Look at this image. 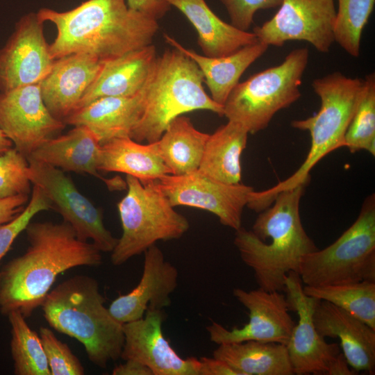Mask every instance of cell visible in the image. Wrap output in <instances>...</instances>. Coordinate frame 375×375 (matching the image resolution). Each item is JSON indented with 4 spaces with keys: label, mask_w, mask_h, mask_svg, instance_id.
<instances>
[{
    "label": "cell",
    "mask_w": 375,
    "mask_h": 375,
    "mask_svg": "<svg viewBox=\"0 0 375 375\" xmlns=\"http://www.w3.org/2000/svg\"><path fill=\"white\" fill-rule=\"evenodd\" d=\"M179 10L197 33V42L204 56L222 57L256 42L253 32L240 30L221 19L205 0H162Z\"/></svg>",
    "instance_id": "cell-24"
},
{
    "label": "cell",
    "mask_w": 375,
    "mask_h": 375,
    "mask_svg": "<svg viewBox=\"0 0 375 375\" xmlns=\"http://www.w3.org/2000/svg\"><path fill=\"white\" fill-rule=\"evenodd\" d=\"M99 171L121 172L145 183L171 174L157 142L142 144L131 138L113 139L101 145Z\"/></svg>",
    "instance_id": "cell-26"
},
{
    "label": "cell",
    "mask_w": 375,
    "mask_h": 375,
    "mask_svg": "<svg viewBox=\"0 0 375 375\" xmlns=\"http://www.w3.org/2000/svg\"><path fill=\"white\" fill-rule=\"evenodd\" d=\"M40 338L47 357L51 375H83L85 369L79 359L66 343L60 341L52 331L40 328Z\"/></svg>",
    "instance_id": "cell-35"
},
{
    "label": "cell",
    "mask_w": 375,
    "mask_h": 375,
    "mask_svg": "<svg viewBox=\"0 0 375 375\" xmlns=\"http://www.w3.org/2000/svg\"><path fill=\"white\" fill-rule=\"evenodd\" d=\"M303 290L309 297L340 307L375 330V282L362 281L322 286L306 285Z\"/></svg>",
    "instance_id": "cell-30"
},
{
    "label": "cell",
    "mask_w": 375,
    "mask_h": 375,
    "mask_svg": "<svg viewBox=\"0 0 375 375\" xmlns=\"http://www.w3.org/2000/svg\"><path fill=\"white\" fill-rule=\"evenodd\" d=\"M156 182L172 206L208 211L215 215L222 224L235 231L242 226L243 209L253 190L240 183L219 182L198 170L182 175L167 174Z\"/></svg>",
    "instance_id": "cell-11"
},
{
    "label": "cell",
    "mask_w": 375,
    "mask_h": 375,
    "mask_svg": "<svg viewBox=\"0 0 375 375\" xmlns=\"http://www.w3.org/2000/svg\"><path fill=\"white\" fill-rule=\"evenodd\" d=\"M306 185L280 192L260 212L252 229L240 227L233 240L242 262L260 288L282 292L290 272H299L301 258L318 248L306 232L299 206Z\"/></svg>",
    "instance_id": "cell-3"
},
{
    "label": "cell",
    "mask_w": 375,
    "mask_h": 375,
    "mask_svg": "<svg viewBox=\"0 0 375 375\" xmlns=\"http://www.w3.org/2000/svg\"><path fill=\"white\" fill-rule=\"evenodd\" d=\"M31 183L38 186L63 221L71 226L77 238L91 240L101 252H111L117 243L103 220V211L81 193L62 169L47 163L27 158Z\"/></svg>",
    "instance_id": "cell-10"
},
{
    "label": "cell",
    "mask_w": 375,
    "mask_h": 375,
    "mask_svg": "<svg viewBox=\"0 0 375 375\" xmlns=\"http://www.w3.org/2000/svg\"><path fill=\"white\" fill-rule=\"evenodd\" d=\"M209 134L197 130L189 117L174 119L157 141L160 155L171 174L198 169Z\"/></svg>",
    "instance_id": "cell-29"
},
{
    "label": "cell",
    "mask_w": 375,
    "mask_h": 375,
    "mask_svg": "<svg viewBox=\"0 0 375 375\" xmlns=\"http://www.w3.org/2000/svg\"><path fill=\"white\" fill-rule=\"evenodd\" d=\"M26 251L1 269L0 312L18 311L26 318L41 306L57 276L77 267H97L101 251L78 239L65 222H30Z\"/></svg>",
    "instance_id": "cell-1"
},
{
    "label": "cell",
    "mask_w": 375,
    "mask_h": 375,
    "mask_svg": "<svg viewBox=\"0 0 375 375\" xmlns=\"http://www.w3.org/2000/svg\"><path fill=\"white\" fill-rule=\"evenodd\" d=\"M142 274L130 292L119 295L108 307L112 316L125 324L144 317L151 309H163L171 304V294L178 286L177 268L166 260L156 244L144 252Z\"/></svg>",
    "instance_id": "cell-18"
},
{
    "label": "cell",
    "mask_w": 375,
    "mask_h": 375,
    "mask_svg": "<svg viewBox=\"0 0 375 375\" xmlns=\"http://www.w3.org/2000/svg\"><path fill=\"white\" fill-rule=\"evenodd\" d=\"M65 125L47 109L39 84L0 92V129L26 158Z\"/></svg>",
    "instance_id": "cell-14"
},
{
    "label": "cell",
    "mask_w": 375,
    "mask_h": 375,
    "mask_svg": "<svg viewBox=\"0 0 375 375\" xmlns=\"http://www.w3.org/2000/svg\"><path fill=\"white\" fill-rule=\"evenodd\" d=\"M233 295L248 310L249 322L231 330L212 322L206 327L211 342L219 345L255 340L287 345L296 323L289 314L285 295L260 288L250 291L235 288Z\"/></svg>",
    "instance_id": "cell-13"
},
{
    "label": "cell",
    "mask_w": 375,
    "mask_h": 375,
    "mask_svg": "<svg viewBox=\"0 0 375 375\" xmlns=\"http://www.w3.org/2000/svg\"><path fill=\"white\" fill-rule=\"evenodd\" d=\"M356 372L349 367L344 354L340 351L330 365L326 375H353Z\"/></svg>",
    "instance_id": "cell-42"
},
{
    "label": "cell",
    "mask_w": 375,
    "mask_h": 375,
    "mask_svg": "<svg viewBox=\"0 0 375 375\" xmlns=\"http://www.w3.org/2000/svg\"><path fill=\"white\" fill-rule=\"evenodd\" d=\"M167 43L194 60L203 76L210 97L223 105L246 69L267 50L269 46L258 40L229 55L211 58L188 49L171 36L164 34Z\"/></svg>",
    "instance_id": "cell-25"
},
{
    "label": "cell",
    "mask_w": 375,
    "mask_h": 375,
    "mask_svg": "<svg viewBox=\"0 0 375 375\" xmlns=\"http://www.w3.org/2000/svg\"><path fill=\"white\" fill-rule=\"evenodd\" d=\"M144 101L145 85L133 96L97 99L74 111L64 122L88 127L102 145L113 139L130 138L142 116Z\"/></svg>",
    "instance_id": "cell-22"
},
{
    "label": "cell",
    "mask_w": 375,
    "mask_h": 375,
    "mask_svg": "<svg viewBox=\"0 0 375 375\" xmlns=\"http://www.w3.org/2000/svg\"><path fill=\"white\" fill-rule=\"evenodd\" d=\"M308 58L307 48L295 49L280 65L238 83L224 104V116L240 124L251 134L266 128L277 112L301 97Z\"/></svg>",
    "instance_id": "cell-8"
},
{
    "label": "cell",
    "mask_w": 375,
    "mask_h": 375,
    "mask_svg": "<svg viewBox=\"0 0 375 375\" xmlns=\"http://www.w3.org/2000/svg\"><path fill=\"white\" fill-rule=\"evenodd\" d=\"M103 61L87 53H72L56 59L51 70L39 83L47 109L64 122L77 108L100 72Z\"/></svg>",
    "instance_id": "cell-19"
},
{
    "label": "cell",
    "mask_w": 375,
    "mask_h": 375,
    "mask_svg": "<svg viewBox=\"0 0 375 375\" xmlns=\"http://www.w3.org/2000/svg\"><path fill=\"white\" fill-rule=\"evenodd\" d=\"M127 193L118 202L122 234L111 251V262L123 265L144 253L159 240L181 238L189 229L188 220L174 209L156 180L145 183L126 175Z\"/></svg>",
    "instance_id": "cell-7"
},
{
    "label": "cell",
    "mask_w": 375,
    "mask_h": 375,
    "mask_svg": "<svg viewBox=\"0 0 375 375\" xmlns=\"http://www.w3.org/2000/svg\"><path fill=\"white\" fill-rule=\"evenodd\" d=\"M156 58V47L151 44L103 61L100 72L76 110L101 97L136 94L145 85Z\"/></svg>",
    "instance_id": "cell-23"
},
{
    "label": "cell",
    "mask_w": 375,
    "mask_h": 375,
    "mask_svg": "<svg viewBox=\"0 0 375 375\" xmlns=\"http://www.w3.org/2000/svg\"><path fill=\"white\" fill-rule=\"evenodd\" d=\"M231 19V24L248 31L258 10L279 7L282 0H220Z\"/></svg>",
    "instance_id": "cell-37"
},
{
    "label": "cell",
    "mask_w": 375,
    "mask_h": 375,
    "mask_svg": "<svg viewBox=\"0 0 375 375\" xmlns=\"http://www.w3.org/2000/svg\"><path fill=\"white\" fill-rule=\"evenodd\" d=\"M11 326L10 352L15 375H51L40 336L18 311L7 315Z\"/></svg>",
    "instance_id": "cell-31"
},
{
    "label": "cell",
    "mask_w": 375,
    "mask_h": 375,
    "mask_svg": "<svg viewBox=\"0 0 375 375\" xmlns=\"http://www.w3.org/2000/svg\"><path fill=\"white\" fill-rule=\"evenodd\" d=\"M248 134L240 124L228 120L209 134L197 170L221 183H240V158L247 146Z\"/></svg>",
    "instance_id": "cell-27"
},
{
    "label": "cell",
    "mask_w": 375,
    "mask_h": 375,
    "mask_svg": "<svg viewBox=\"0 0 375 375\" xmlns=\"http://www.w3.org/2000/svg\"><path fill=\"white\" fill-rule=\"evenodd\" d=\"M49 210H52L51 201L38 186L33 185L30 201L22 212L12 220L0 225V261L33 217L41 211Z\"/></svg>",
    "instance_id": "cell-36"
},
{
    "label": "cell",
    "mask_w": 375,
    "mask_h": 375,
    "mask_svg": "<svg viewBox=\"0 0 375 375\" xmlns=\"http://www.w3.org/2000/svg\"><path fill=\"white\" fill-rule=\"evenodd\" d=\"M37 15L56 27L49 44L54 60L78 53L111 60L151 44L159 28L157 20L129 8L126 0H87L68 11L41 8Z\"/></svg>",
    "instance_id": "cell-2"
},
{
    "label": "cell",
    "mask_w": 375,
    "mask_h": 375,
    "mask_svg": "<svg viewBox=\"0 0 375 375\" xmlns=\"http://www.w3.org/2000/svg\"><path fill=\"white\" fill-rule=\"evenodd\" d=\"M335 16L334 0H282L274 17L253 33L268 46L281 47L288 41L302 40L327 53L335 42Z\"/></svg>",
    "instance_id": "cell-12"
},
{
    "label": "cell",
    "mask_w": 375,
    "mask_h": 375,
    "mask_svg": "<svg viewBox=\"0 0 375 375\" xmlns=\"http://www.w3.org/2000/svg\"><path fill=\"white\" fill-rule=\"evenodd\" d=\"M113 375H153L149 367L142 363L133 360H126L124 363L114 367Z\"/></svg>",
    "instance_id": "cell-41"
},
{
    "label": "cell",
    "mask_w": 375,
    "mask_h": 375,
    "mask_svg": "<svg viewBox=\"0 0 375 375\" xmlns=\"http://www.w3.org/2000/svg\"><path fill=\"white\" fill-rule=\"evenodd\" d=\"M213 357L227 363L238 375H292L286 345L249 340L219 344Z\"/></svg>",
    "instance_id": "cell-28"
},
{
    "label": "cell",
    "mask_w": 375,
    "mask_h": 375,
    "mask_svg": "<svg viewBox=\"0 0 375 375\" xmlns=\"http://www.w3.org/2000/svg\"><path fill=\"white\" fill-rule=\"evenodd\" d=\"M338 1L334 41L348 54L358 58L360 53L362 33L373 11L375 0Z\"/></svg>",
    "instance_id": "cell-32"
},
{
    "label": "cell",
    "mask_w": 375,
    "mask_h": 375,
    "mask_svg": "<svg viewBox=\"0 0 375 375\" xmlns=\"http://www.w3.org/2000/svg\"><path fill=\"white\" fill-rule=\"evenodd\" d=\"M199 360V375H238L227 363L214 357H202Z\"/></svg>",
    "instance_id": "cell-40"
},
{
    "label": "cell",
    "mask_w": 375,
    "mask_h": 375,
    "mask_svg": "<svg viewBox=\"0 0 375 375\" xmlns=\"http://www.w3.org/2000/svg\"><path fill=\"white\" fill-rule=\"evenodd\" d=\"M31 182L27 158L14 147L0 154V199L29 195Z\"/></svg>",
    "instance_id": "cell-34"
},
{
    "label": "cell",
    "mask_w": 375,
    "mask_h": 375,
    "mask_svg": "<svg viewBox=\"0 0 375 375\" xmlns=\"http://www.w3.org/2000/svg\"><path fill=\"white\" fill-rule=\"evenodd\" d=\"M309 286L375 282V194L364 201L353 223L333 243L304 256L299 272Z\"/></svg>",
    "instance_id": "cell-9"
},
{
    "label": "cell",
    "mask_w": 375,
    "mask_h": 375,
    "mask_svg": "<svg viewBox=\"0 0 375 375\" xmlns=\"http://www.w3.org/2000/svg\"><path fill=\"white\" fill-rule=\"evenodd\" d=\"M203 81L196 62L178 49L157 56L145 83L143 112L130 138L157 142L174 119L194 110L224 116V106L205 92Z\"/></svg>",
    "instance_id": "cell-6"
},
{
    "label": "cell",
    "mask_w": 375,
    "mask_h": 375,
    "mask_svg": "<svg viewBox=\"0 0 375 375\" xmlns=\"http://www.w3.org/2000/svg\"><path fill=\"white\" fill-rule=\"evenodd\" d=\"M28 202V195L19 194L0 199V225L15 218Z\"/></svg>",
    "instance_id": "cell-38"
},
{
    "label": "cell",
    "mask_w": 375,
    "mask_h": 375,
    "mask_svg": "<svg viewBox=\"0 0 375 375\" xmlns=\"http://www.w3.org/2000/svg\"><path fill=\"white\" fill-rule=\"evenodd\" d=\"M163 309H148L144 317L123 324L124 360H133L150 369L153 375H199V360L182 358L162 332Z\"/></svg>",
    "instance_id": "cell-17"
},
{
    "label": "cell",
    "mask_w": 375,
    "mask_h": 375,
    "mask_svg": "<svg viewBox=\"0 0 375 375\" xmlns=\"http://www.w3.org/2000/svg\"><path fill=\"white\" fill-rule=\"evenodd\" d=\"M44 22L37 13L24 15L0 49V92L39 84L53 65L46 42Z\"/></svg>",
    "instance_id": "cell-15"
},
{
    "label": "cell",
    "mask_w": 375,
    "mask_h": 375,
    "mask_svg": "<svg viewBox=\"0 0 375 375\" xmlns=\"http://www.w3.org/2000/svg\"><path fill=\"white\" fill-rule=\"evenodd\" d=\"M74 127L66 134L54 137L34 151L31 158L67 172L88 174L101 179L110 190L126 188L121 178H106L98 169L101 144L85 126Z\"/></svg>",
    "instance_id": "cell-21"
},
{
    "label": "cell",
    "mask_w": 375,
    "mask_h": 375,
    "mask_svg": "<svg viewBox=\"0 0 375 375\" xmlns=\"http://www.w3.org/2000/svg\"><path fill=\"white\" fill-rule=\"evenodd\" d=\"M316 330L323 338H339L342 352L356 372L374 374L375 330L346 310L319 300L314 314Z\"/></svg>",
    "instance_id": "cell-20"
},
{
    "label": "cell",
    "mask_w": 375,
    "mask_h": 375,
    "mask_svg": "<svg viewBox=\"0 0 375 375\" xmlns=\"http://www.w3.org/2000/svg\"><path fill=\"white\" fill-rule=\"evenodd\" d=\"M362 98L344 135V147L375 156V74L366 75Z\"/></svg>",
    "instance_id": "cell-33"
},
{
    "label": "cell",
    "mask_w": 375,
    "mask_h": 375,
    "mask_svg": "<svg viewBox=\"0 0 375 375\" xmlns=\"http://www.w3.org/2000/svg\"><path fill=\"white\" fill-rule=\"evenodd\" d=\"M129 8L147 15L156 20L162 17L170 6L162 0H126Z\"/></svg>",
    "instance_id": "cell-39"
},
{
    "label": "cell",
    "mask_w": 375,
    "mask_h": 375,
    "mask_svg": "<svg viewBox=\"0 0 375 375\" xmlns=\"http://www.w3.org/2000/svg\"><path fill=\"white\" fill-rule=\"evenodd\" d=\"M312 87L321 101L319 111L312 117L291 122L292 127L310 133L308 155L290 177L269 189L251 193L249 206L256 212L269 207L280 192L307 185L315 165L327 154L345 146L344 135L362 98L364 79L335 72L313 80Z\"/></svg>",
    "instance_id": "cell-5"
},
{
    "label": "cell",
    "mask_w": 375,
    "mask_h": 375,
    "mask_svg": "<svg viewBox=\"0 0 375 375\" xmlns=\"http://www.w3.org/2000/svg\"><path fill=\"white\" fill-rule=\"evenodd\" d=\"M104 303L97 281L76 275L50 290L41 305L49 326L80 342L100 368L121 357L124 342L123 324Z\"/></svg>",
    "instance_id": "cell-4"
},
{
    "label": "cell",
    "mask_w": 375,
    "mask_h": 375,
    "mask_svg": "<svg viewBox=\"0 0 375 375\" xmlns=\"http://www.w3.org/2000/svg\"><path fill=\"white\" fill-rule=\"evenodd\" d=\"M13 147L12 142L6 137L4 133L0 129V154L3 153Z\"/></svg>",
    "instance_id": "cell-43"
},
{
    "label": "cell",
    "mask_w": 375,
    "mask_h": 375,
    "mask_svg": "<svg viewBox=\"0 0 375 375\" xmlns=\"http://www.w3.org/2000/svg\"><path fill=\"white\" fill-rule=\"evenodd\" d=\"M283 291L289 310L299 317L286 345L294 374H326L340 350L337 343H327L316 330L313 314L319 299L303 292L302 281L295 272L286 276Z\"/></svg>",
    "instance_id": "cell-16"
}]
</instances>
